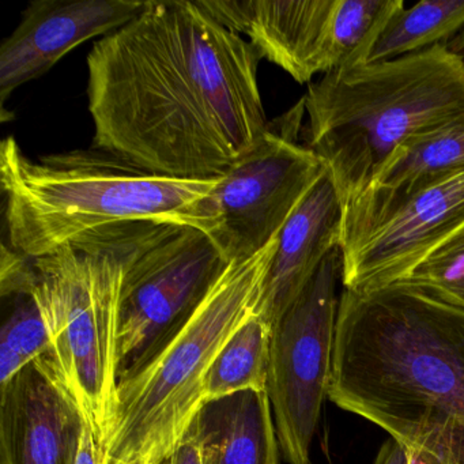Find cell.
Wrapping results in <instances>:
<instances>
[{
  "instance_id": "cell-1",
  "label": "cell",
  "mask_w": 464,
  "mask_h": 464,
  "mask_svg": "<svg viewBox=\"0 0 464 464\" xmlns=\"http://www.w3.org/2000/svg\"><path fill=\"white\" fill-rule=\"evenodd\" d=\"M260 53L202 2H148L89 53L93 149L179 180L221 179L270 124Z\"/></svg>"
},
{
  "instance_id": "cell-2",
  "label": "cell",
  "mask_w": 464,
  "mask_h": 464,
  "mask_svg": "<svg viewBox=\"0 0 464 464\" xmlns=\"http://www.w3.org/2000/svg\"><path fill=\"white\" fill-rule=\"evenodd\" d=\"M328 399L409 448L464 412V309L406 281L339 297Z\"/></svg>"
},
{
  "instance_id": "cell-3",
  "label": "cell",
  "mask_w": 464,
  "mask_h": 464,
  "mask_svg": "<svg viewBox=\"0 0 464 464\" xmlns=\"http://www.w3.org/2000/svg\"><path fill=\"white\" fill-rule=\"evenodd\" d=\"M303 99L306 146L324 164L343 216L403 143L464 121V66L437 45L327 72Z\"/></svg>"
},
{
  "instance_id": "cell-4",
  "label": "cell",
  "mask_w": 464,
  "mask_h": 464,
  "mask_svg": "<svg viewBox=\"0 0 464 464\" xmlns=\"http://www.w3.org/2000/svg\"><path fill=\"white\" fill-rule=\"evenodd\" d=\"M218 180L164 178L99 149L32 160L14 137H7L0 146L5 243L37 259L132 222L200 230L203 202Z\"/></svg>"
},
{
  "instance_id": "cell-5",
  "label": "cell",
  "mask_w": 464,
  "mask_h": 464,
  "mask_svg": "<svg viewBox=\"0 0 464 464\" xmlns=\"http://www.w3.org/2000/svg\"><path fill=\"white\" fill-rule=\"evenodd\" d=\"M278 237L254 256L230 260L175 335L118 382L102 464L154 460L186 433L202 406L203 382L214 358L256 308Z\"/></svg>"
},
{
  "instance_id": "cell-6",
  "label": "cell",
  "mask_w": 464,
  "mask_h": 464,
  "mask_svg": "<svg viewBox=\"0 0 464 464\" xmlns=\"http://www.w3.org/2000/svg\"><path fill=\"white\" fill-rule=\"evenodd\" d=\"M145 224L100 230L34 259L31 289L51 339L44 358L77 401L102 450L115 414L124 273Z\"/></svg>"
},
{
  "instance_id": "cell-7",
  "label": "cell",
  "mask_w": 464,
  "mask_h": 464,
  "mask_svg": "<svg viewBox=\"0 0 464 464\" xmlns=\"http://www.w3.org/2000/svg\"><path fill=\"white\" fill-rule=\"evenodd\" d=\"M227 260L202 230L146 222L121 287L118 382L142 368L189 319Z\"/></svg>"
},
{
  "instance_id": "cell-8",
  "label": "cell",
  "mask_w": 464,
  "mask_h": 464,
  "mask_svg": "<svg viewBox=\"0 0 464 464\" xmlns=\"http://www.w3.org/2000/svg\"><path fill=\"white\" fill-rule=\"evenodd\" d=\"M304 99L278 129L236 162L202 205V225L222 256L246 259L278 237L312 187L327 172L319 157L297 142Z\"/></svg>"
},
{
  "instance_id": "cell-9",
  "label": "cell",
  "mask_w": 464,
  "mask_h": 464,
  "mask_svg": "<svg viewBox=\"0 0 464 464\" xmlns=\"http://www.w3.org/2000/svg\"><path fill=\"white\" fill-rule=\"evenodd\" d=\"M339 281L338 248L271 328L267 393L289 464H312V441L333 377Z\"/></svg>"
},
{
  "instance_id": "cell-10",
  "label": "cell",
  "mask_w": 464,
  "mask_h": 464,
  "mask_svg": "<svg viewBox=\"0 0 464 464\" xmlns=\"http://www.w3.org/2000/svg\"><path fill=\"white\" fill-rule=\"evenodd\" d=\"M461 229L464 169L412 195L357 249L342 256V284L361 292L401 281Z\"/></svg>"
},
{
  "instance_id": "cell-11",
  "label": "cell",
  "mask_w": 464,
  "mask_h": 464,
  "mask_svg": "<svg viewBox=\"0 0 464 464\" xmlns=\"http://www.w3.org/2000/svg\"><path fill=\"white\" fill-rule=\"evenodd\" d=\"M142 0H34L0 48V99L50 72L70 51L138 17Z\"/></svg>"
},
{
  "instance_id": "cell-12",
  "label": "cell",
  "mask_w": 464,
  "mask_h": 464,
  "mask_svg": "<svg viewBox=\"0 0 464 464\" xmlns=\"http://www.w3.org/2000/svg\"><path fill=\"white\" fill-rule=\"evenodd\" d=\"M85 425L44 357L0 384V464H75Z\"/></svg>"
},
{
  "instance_id": "cell-13",
  "label": "cell",
  "mask_w": 464,
  "mask_h": 464,
  "mask_svg": "<svg viewBox=\"0 0 464 464\" xmlns=\"http://www.w3.org/2000/svg\"><path fill=\"white\" fill-rule=\"evenodd\" d=\"M230 31L248 40L263 59L298 83L330 72L335 0H200Z\"/></svg>"
},
{
  "instance_id": "cell-14",
  "label": "cell",
  "mask_w": 464,
  "mask_h": 464,
  "mask_svg": "<svg viewBox=\"0 0 464 464\" xmlns=\"http://www.w3.org/2000/svg\"><path fill=\"white\" fill-rule=\"evenodd\" d=\"M341 229V199L325 172L279 233L254 311L271 328L295 303L325 257L339 248Z\"/></svg>"
},
{
  "instance_id": "cell-15",
  "label": "cell",
  "mask_w": 464,
  "mask_h": 464,
  "mask_svg": "<svg viewBox=\"0 0 464 464\" xmlns=\"http://www.w3.org/2000/svg\"><path fill=\"white\" fill-rule=\"evenodd\" d=\"M463 169L464 121L407 140L372 188L342 216V256L357 249L412 195Z\"/></svg>"
},
{
  "instance_id": "cell-16",
  "label": "cell",
  "mask_w": 464,
  "mask_h": 464,
  "mask_svg": "<svg viewBox=\"0 0 464 464\" xmlns=\"http://www.w3.org/2000/svg\"><path fill=\"white\" fill-rule=\"evenodd\" d=\"M189 425L203 464H278V437L267 391L206 401Z\"/></svg>"
},
{
  "instance_id": "cell-17",
  "label": "cell",
  "mask_w": 464,
  "mask_h": 464,
  "mask_svg": "<svg viewBox=\"0 0 464 464\" xmlns=\"http://www.w3.org/2000/svg\"><path fill=\"white\" fill-rule=\"evenodd\" d=\"M464 28V0L401 2L380 26L358 63L373 64L445 45ZM357 64V63H355Z\"/></svg>"
},
{
  "instance_id": "cell-18",
  "label": "cell",
  "mask_w": 464,
  "mask_h": 464,
  "mask_svg": "<svg viewBox=\"0 0 464 464\" xmlns=\"http://www.w3.org/2000/svg\"><path fill=\"white\" fill-rule=\"evenodd\" d=\"M270 342V325L252 312L214 358L203 382V403L243 391H267Z\"/></svg>"
},
{
  "instance_id": "cell-19",
  "label": "cell",
  "mask_w": 464,
  "mask_h": 464,
  "mask_svg": "<svg viewBox=\"0 0 464 464\" xmlns=\"http://www.w3.org/2000/svg\"><path fill=\"white\" fill-rule=\"evenodd\" d=\"M32 284L21 292L2 297L10 298L12 306L0 331V384L50 352V334L32 293Z\"/></svg>"
},
{
  "instance_id": "cell-20",
  "label": "cell",
  "mask_w": 464,
  "mask_h": 464,
  "mask_svg": "<svg viewBox=\"0 0 464 464\" xmlns=\"http://www.w3.org/2000/svg\"><path fill=\"white\" fill-rule=\"evenodd\" d=\"M403 0H335L330 34V72L360 62L388 15Z\"/></svg>"
},
{
  "instance_id": "cell-21",
  "label": "cell",
  "mask_w": 464,
  "mask_h": 464,
  "mask_svg": "<svg viewBox=\"0 0 464 464\" xmlns=\"http://www.w3.org/2000/svg\"><path fill=\"white\" fill-rule=\"evenodd\" d=\"M401 281L464 309V229L434 249Z\"/></svg>"
},
{
  "instance_id": "cell-22",
  "label": "cell",
  "mask_w": 464,
  "mask_h": 464,
  "mask_svg": "<svg viewBox=\"0 0 464 464\" xmlns=\"http://www.w3.org/2000/svg\"><path fill=\"white\" fill-rule=\"evenodd\" d=\"M409 464H460L450 445V440L439 434L407 448Z\"/></svg>"
},
{
  "instance_id": "cell-23",
  "label": "cell",
  "mask_w": 464,
  "mask_h": 464,
  "mask_svg": "<svg viewBox=\"0 0 464 464\" xmlns=\"http://www.w3.org/2000/svg\"><path fill=\"white\" fill-rule=\"evenodd\" d=\"M151 464H203L202 448L192 426L188 425L181 439Z\"/></svg>"
},
{
  "instance_id": "cell-24",
  "label": "cell",
  "mask_w": 464,
  "mask_h": 464,
  "mask_svg": "<svg viewBox=\"0 0 464 464\" xmlns=\"http://www.w3.org/2000/svg\"><path fill=\"white\" fill-rule=\"evenodd\" d=\"M75 464H102V447H100L93 431L88 425L83 428Z\"/></svg>"
},
{
  "instance_id": "cell-25",
  "label": "cell",
  "mask_w": 464,
  "mask_h": 464,
  "mask_svg": "<svg viewBox=\"0 0 464 464\" xmlns=\"http://www.w3.org/2000/svg\"><path fill=\"white\" fill-rule=\"evenodd\" d=\"M409 450L401 442L391 439L382 444L374 464H409Z\"/></svg>"
},
{
  "instance_id": "cell-26",
  "label": "cell",
  "mask_w": 464,
  "mask_h": 464,
  "mask_svg": "<svg viewBox=\"0 0 464 464\" xmlns=\"http://www.w3.org/2000/svg\"><path fill=\"white\" fill-rule=\"evenodd\" d=\"M450 444L452 447L453 452L458 456L460 464H464V412L459 418L458 423L450 433Z\"/></svg>"
},
{
  "instance_id": "cell-27",
  "label": "cell",
  "mask_w": 464,
  "mask_h": 464,
  "mask_svg": "<svg viewBox=\"0 0 464 464\" xmlns=\"http://www.w3.org/2000/svg\"><path fill=\"white\" fill-rule=\"evenodd\" d=\"M448 51L455 55L464 66V28L447 44Z\"/></svg>"
},
{
  "instance_id": "cell-28",
  "label": "cell",
  "mask_w": 464,
  "mask_h": 464,
  "mask_svg": "<svg viewBox=\"0 0 464 464\" xmlns=\"http://www.w3.org/2000/svg\"><path fill=\"white\" fill-rule=\"evenodd\" d=\"M151 461H153V460H140V461H135L134 464H151Z\"/></svg>"
}]
</instances>
